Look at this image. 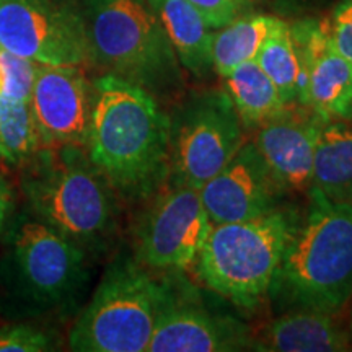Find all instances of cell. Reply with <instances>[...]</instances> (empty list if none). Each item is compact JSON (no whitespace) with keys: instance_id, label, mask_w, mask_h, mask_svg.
<instances>
[{"instance_id":"5b68a950","label":"cell","mask_w":352,"mask_h":352,"mask_svg":"<svg viewBox=\"0 0 352 352\" xmlns=\"http://www.w3.org/2000/svg\"><path fill=\"white\" fill-rule=\"evenodd\" d=\"M90 64L142 87L158 101L179 98L184 78L151 0H80Z\"/></svg>"},{"instance_id":"7c38bea8","label":"cell","mask_w":352,"mask_h":352,"mask_svg":"<svg viewBox=\"0 0 352 352\" xmlns=\"http://www.w3.org/2000/svg\"><path fill=\"white\" fill-rule=\"evenodd\" d=\"M212 226L240 222L283 208L289 192L274 178L252 140L197 189Z\"/></svg>"},{"instance_id":"7402d4cb","label":"cell","mask_w":352,"mask_h":352,"mask_svg":"<svg viewBox=\"0 0 352 352\" xmlns=\"http://www.w3.org/2000/svg\"><path fill=\"white\" fill-rule=\"evenodd\" d=\"M39 147L30 101L0 100V164L21 166Z\"/></svg>"},{"instance_id":"4fadbf2b","label":"cell","mask_w":352,"mask_h":352,"mask_svg":"<svg viewBox=\"0 0 352 352\" xmlns=\"http://www.w3.org/2000/svg\"><path fill=\"white\" fill-rule=\"evenodd\" d=\"M91 107L94 82L82 67L38 64L30 108L41 147H85Z\"/></svg>"},{"instance_id":"52a82bcc","label":"cell","mask_w":352,"mask_h":352,"mask_svg":"<svg viewBox=\"0 0 352 352\" xmlns=\"http://www.w3.org/2000/svg\"><path fill=\"white\" fill-rule=\"evenodd\" d=\"M165 296V274L142 266L132 253L108 263L90 302L69 331L77 352H145Z\"/></svg>"},{"instance_id":"4316f807","label":"cell","mask_w":352,"mask_h":352,"mask_svg":"<svg viewBox=\"0 0 352 352\" xmlns=\"http://www.w3.org/2000/svg\"><path fill=\"white\" fill-rule=\"evenodd\" d=\"M15 189L6 176L0 175V236L7 230L8 223L12 222L15 214Z\"/></svg>"},{"instance_id":"603a6c76","label":"cell","mask_w":352,"mask_h":352,"mask_svg":"<svg viewBox=\"0 0 352 352\" xmlns=\"http://www.w3.org/2000/svg\"><path fill=\"white\" fill-rule=\"evenodd\" d=\"M59 333L39 321H13L0 327V352H47L60 349Z\"/></svg>"},{"instance_id":"9c48e42d","label":"cell","mask_w":352,"mask_h":352,"mask_svg":"<svg viewBox=\"0 0 352 352\" xmlns=\"http://www.w3.org/2000/svg\"><path fill=\"white\" fill-rule=\"evenodd\" d=\"M142 204L132 226V256L157 274L191 270L212 227L199 191L168 178Z\"/></svg>"},{"instance_id":"d6986e66","label":"cell","mask_w":352,"mask_h":352,"mask_svg":"<svg viewBox=\"0 0 352 352\" xmlns=\"http://www.w3.org/2000/svg\"><path fill=\"white\" fill-rule=\"evenodd\" d=\"M311 188L329 201L352 206V124L327 121L316 142Z\"/></svg>"},{"instance_id":"ac0fdd59","label":"cell","mask_w":352,"mask_h":352,"mask_svg":"<svg viewBox=\"0 0 352 352\" xmlns=\"http://www.w3.org/2000/svg\"><path fill=\"white\" fill-rule=\"evenodd\" d=\"M254 60L277 87L284 104L310 107L305 57L289 23L277 19Z\"/></svg>"},{"instance_id":"cb8c5ba5","label":"cell","mask_w":352,"mask_h":352,"mask_svg":"<svg viewBox=\"0 0 352 352\" xmlns=\"http://www.w3.org/2000/svg\"><path fill=\"white\" fill-rule=\"evenodd\" d=\"M38 64L0 47V100L30 101Z\"/></svg>"},{"instance_id":"ffe728a7","label":"cell","mask_w":352,"mask_h":352,"mask_svg":"<svg viewBox=\"0 0 352 352\" xmlns=\"http://www.w3.org/2000/svg\"><path fill=\"white\" fill-rule=\"evenodd\" d=\"M222 82L245 131H256L284 107L279 90L256 60L239 65Z\"/></svg>"},{"instance_id":"83f0119b","label":"cell","mask_w":352,"mask_h":352,"mask_svg":"<svg viewBox=\"0 0 352 352\" xmlns=\"http://www.w3.org/2000/svg\"><path fill=\"white\" fill-rule=\"evenodd\" d=\"M349 333H351V341H352V314H351V323H349Z\"/></svg>"},{"instance_id":"277c9868","label":"cell","mask_w":352,"mask_h":352,"mask_svg":"<svg viewBox=\"0 0 352 352\" xmlns=\"http://www.w3.org/2000/svg\"><path fill=\"white\" fill-rule=\"evenodd\" d=\"M270 298L276 305L341 314L352 298V206L310 188L308 208L279 264Z\"/></svg>"},{"instance_id":"3957f363","label":"cell","mask_w":352,"mask_h":352,"mask_svg":"<svg viewBox=\"0 0 352 352\" xmlns=\"http://www.w3.org/2000/svg\"><path fill=\"white\" fill-rule=\"evenodd\" d=\"M95 259L26 214H13L0 254V315L10 321L63 320L80 308Z\"/></svg>"},{"instance_id":"e0dca14e","label":"cell","mask_w":352,"mask_h":352,"mask_svg":"<svg viewBox=\"0 0 352 352\" xmlns=\"http://www.w3.org/2000/svg\"><path fill=\"white\" fill-rule=\"evenodd\" d=\"M179 64L196 78L212 72L214 30L186 0H151Z\"/></svg>"},{"instance_id":"ba28073f","label":"cell","mask_w":352,"mask_h":352,"mask_svg":"<svg viewBox=\"0 0 352 352\" xmlns=\"http://www.w3.org/2000/svg\"><path fill=\"white\" fill-rule=\"evenodd\" d=\"M245 142V127L223 88L184 95L170 114V175L199 189Z\"/></svg>"},{"instance_id":"484cf974","label":"cell","mask_w":352,"mask_h":352,"mask_svg":"<svg viewBox=\"0 0 352 352\" xmlns=\"http://www.w3.org/2000/svg\"><path fill=\"white\" fill-rule=\"evenodd\" d=\"M204 16L212 30H219L239 16L243 0H186Z\"/></svg>"},{"instance_id":"9a60e30c","label":"cell","mask_w":352,"mask_h":352,"mask_svg":"<svg viewBox=\"0 0 352 352\" xmlns=\"http://www.w3.org/2000/svg\"><path fill=\"white\" fill-rule=\"evenodd\" d=\"M308 74V104L327 121H352V64L334 47L323 20L290 25Z\"/></svg>"},{"instance_id":"d4e9b609","label":"cell","mask_w":352,"mask_h":352,"mask_svg":"<svg viewBox=\"0 0 352 352\" xmlns=\"http://www.w3.org/2000/svg\"><path fill=\"white\" fill-rule=\"evenodd\" d=\"M323 21L334 47L352 64V0H340L331 16Z\"/></svg>"},{"instance_id":"8fae6325","label":"cell","mask_w":352,"mask_h":352,"mask_svg":"<svg viewBox=\"0 0 352 352\" xmlns=\"http://www.w3.org/2000/svg\"><path fill=\"white\" fill-rule=\"evenodd\" d=\"M148 352L253 351V331L228 311L202 300L183 272L165 274V296Z\"/></svg>"},{"instance_id":"7a4b0ae2","label":"cell","mask_w":352,"mask_h":352,"mask_svg":"<svg viewBox=\"0 0 352 352\" xmlns=\"http://www.w3.org/2000/svg\"><path fill=\"white\" fill-rule=\"evenodd\" d=\"M20 191L26 212L94 259L116 246L121 199L83 145L39 147L20 166Z\"/></svg>"},{"instance_id":"2e32d148","label":"cell","mask_w":352,"mask_h":352,"mask_svg":"<svg viewBox=\"0 0 352 352\" xmlns=\"http://www.w3.org/2000/svg\"><path fill=\"white\" fill-rule=\"evenodd\" d=\"M340 314L315 308H290L259 333H253V351L336 352L352 346L351 333L338 320Z\"/></svg>"},{"instance_id":"8992f818","label":"cell","mask_w":352,"mask_h":352,"mask_svg":"<svg viewBox=\"0 0 352 352\" xmlns=\"http://www.w3.org/2000/svg\"><path fill=\"white\" fill-rule=\"evenodd\" d=\"M298 220L297 209L283 206L261 217L212 226L191 267L196 279L235 308L256 310L270 298Z\"/></svg>"},{"instance_id":"44dd1931","label":"cell","mask_w":352,"mask_h":352,"mask_svg":"<svg viewBox=\"0 0 352 352\" xmlns=\"http://www.w3.org/2000/svg\"><path fill=\"white\" fill-rule=\"evenodd\" d=\"M271 15L236 16L230 23L214 32L212 67L220 78L227 77L239 65L256 59L264 39L276 25Z\"/></svg>"},{"instance_id":"6da1fadb","label":"cell","mask_w":352,"mask_h":352,"mask_svg":"<svg viewBox=\"0 0 352 352\" xmlns=\"http://www.w3.org/2000/svg\"><path fill=\"white\" fill-rule=\"evenodd\" d=\"M85 151L121 202L142 204L170 175V114L152 94L103 74L94 80Z\"/></svg>"},{"instance_id":"30bf717a","label":"cell","mask_w":352,"mask_h":352,"mask_svg":"<svg viewBox=\"0 0 352 352\" xmlns=\"http://www.w3.org/2000/svg\"><path fill=\"white\" fill-rule=\"evenodd\" d=\"M0 47L41 65L90 64L78 3L0 0Z\"/></svg>"},{"instance_id":"5bb4252c","label":"cell","mask_w":352,"mask_h":352,"mask_svg":"<svg viewBox=\"0 0 352 352\" xmlns=\"http://www.w3.org/2000/svg\"><path fill=\"white\" fill-rule=\"evenodd\" d=\"M327 120L307 104H284L254 131L252 142L289 195H308L320 131Z\"/></svg>"}]
</instances>
